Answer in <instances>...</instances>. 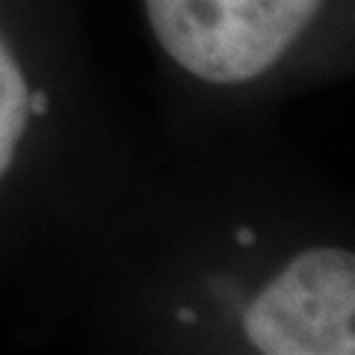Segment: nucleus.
I'll list each match as a JSON object with an SVG mask.
<instances>
[{
	"label": "nucleus",
	"instance_id": "obj_1",
	"mask_svg": "<svg viewBox=\"0 0 355 355\" xmlns=\"http://www.w3.org/2000/svg\"><path fill=\"white\" fill-rule=\"evenodd\" d=\"M323 0H146L154 36L207 83L263 74L296 42Z\"/></svg>",
	"mask_w": 355,
	"mask_h": 355
},
{
	"label": "nucleus",
	"instance_id": "obj_2",
	"mask_svg": "<svg viewBox=\"0 0 355 355\" xmlns=\"http://www.w3.org/2000/svg\"><path fill=\"white\" fill-rule=\"evenodd\" d=\"M246 335L266 355L355 352V261L343 249H311L246 311Z\"/></svg>",
	"mask_w": 355,
	"mask_h": 355
},
{
	"label": "nucleus",
	"instance_id": "obj_3",
	"mask_svg": "<svg viewBox=\"0 0 355 355\" xmlns=\"http://www.w3.org/2000/svg\"><path fill=\"white\" fill-rule=\"evenodd\" d=\"M30 89L21 69L15 65L12 53L0 42V175L12 166L15 142L27 128L30 116Z\"/></svg>",
	"mask_w": 355,
	"mask_h": 355
},
{
	"label": "nucleus",
	"instance_id": "obj_4",
	"mask_svg": "<svg viewBox=\"0 0 355 355\" xmlns=\"http://www.w3.org/2000/svg\"><path fill=\"white\" fill-rule=\"evenodd\" d=\"M27 107H30L33 116H44V113H48V95H44V92H33Z\"/></svg>",
	"mask_w": 355,
	"mask_h": 355
},
{
	"label": "nucleus",
	"instance_id": "obj_5",
	"mask_svg": "<svg viewBox=\"0 0 355 355\" xmlns=\"http://www.w3.org/2000/svg\"><path fill=\"white\" fill-rule=\"evenodd\" d=\"M237 243H243V246H249V243H254V234L249 228H240L237 231Z\"/></svg>",
	"mask_w": 355,
	"mask_h": 355
},
{
	"label": "nucleus",
	"instance_id": "obj_6",
	"mask_svg": "<svg viewBox=\"0 0 355 355\" xmlns=\"http://www.w3.org/2000/svg\"><path fill=\"white\" fill-rule=\"evenodd\" d=\"M181 320H184V323H193V311L184 308V311H181Z\"/></svg>",
	"mask_w": 355,
	"mask_h": 355
}]
</instances>
